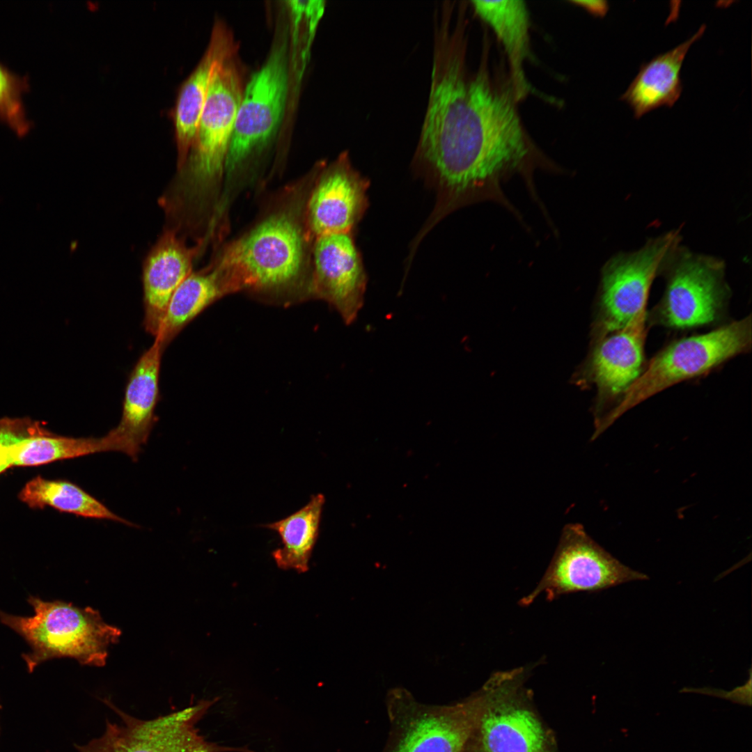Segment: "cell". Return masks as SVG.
<instances>
[{
	"mask_svg": "<svg viewBox=\"0 0 752 752\" xmlns=\"http://www.w3.org/2000/svg\"><path fill=\"white\" fill-rule=\"evenodd\" d=\"M164 350L155 338L152 345L139 357L125 386L120 420L109 432L118 452L133 460L146 444L156 421L155 411L159 397V372Z\"/></svg>",
	"mask_w": 752,
	"mask_h": 752,
	"instance_id": "obj_15",
	"label": "cell"
},
{
	"mask_svg": "<svg viewBox=\"0 0 752 752\" xmlns=\"http://www.w3.org/2000/svg\"><path fill=\"white\" fill-rule=\"evenodd\" d=\"M476 13L493 30L501 42L510 68L515 100L529 91L524 63L529 54V15L522 1H472Z\"/></svg>",
	"mask_w": 752,
	"mask_h": 752,
	"instance_id": "obj_20",
	"label": "cell"
},
{
	"mask_svg": "<svg viewBox=\"0 0 752 752\" xmlns=\"http://www.w3.org/2000/svg\"><path fill=\"white\" fill-rule=\"evenodd\" d=\"M580 3L597 15H604L608 10V4L604 1H581Z\"/></svg>",
	"mask_w": 752,
	"mask_h": 752,
	"instance_id": "obj_27",
	"label": "cell"
},
{
	"mask_svg": "<svg viewBox=\"0 0 752 752\" xmlns=\"http://www.w3.org/2000/svg\"><path fill=\"white\" fill-rule=\"evenodd\" d=\"M194 249L187 247L174 228L166 229L143 265V325L156 336L173 295L191 273Z\"/></svg>",
	"mask_w": 752,
	"mask_h": 752,
	"instance_id": "obj_16",
	"label": "cell"
},
{
	"mask_svg": "<svg viewBox=\"0 0 752 752\" xmlns=\"http://www.w3.org/2000/svg\"><path fill=\"white\" fill-rule=\"evenodd\" d=\"M431 85L414 169L434 189V210L422 227L428 233L454 210L495 201L513 210L501 184L521 173L534 194L535 155L515 107V96L499 89L485 69L470 74L464 33L434 27Z\"/></svg>",
	"mask_w": 752,
	"mask_h": 752,
	"instance_id": "obj_1",
	"label": "cell"
},
{
	"mask_svg": "<svg viewBox=\"0 0 752 752\" xmlns=\"http://www.w3.org/2000/svg\"><path fill=\"white\" fill-rule=\"evenodd\" d=\"M322 494L312 495L307 504L289 516L263 526L276 531L282 547L272 552L279 568L299 573L308 570V563L317 541L323 506Z\"/></svg>",
	"mask_w": 752,
	"mask_h": 752,
	"instance_id": "obj_22",
	"label": "cell"
},
{
	"mask_svg": "<svg viewBox=\"0 0 752 752\" xmlns=\"http://www.w3.org/2000/svg\"><path fill=\"white\" fill-rule=\"evenodd\" d=\"M702 25L687 40L643 63L620 99L633 110L636 118L661 107H671L682 91L680 73L691 45L704 34Z\"/></svg>",
	"mask_w": 752,
	"mask_h": 752,
	"instance_id": "obj_19",
	"label": "cell"
},
{
	"mask_svg": "<svg viewBox=\"0 0 752 752\" xmlns=\"http://www.w3.org/2000/svg\"><path fill=\"white\" fill-rule=\"evenodd\" d=\"M751 315L709 332L675 340L644 367L618 403L599 425L601 433L627 410L679 382L703 375L749 351Z\"/></svg>",
	"mask_w": 752,
	"mask_h": 752,
	"instance_id": "obj_3",
	"label": "cell"
},
{
	"mask_svg": "<svg viewBox=\"0 0 752 752\" xmlns=\"http://www.w3.org/2000/svg\"><path fill=\"white\" fill-rule=\"evenodd\" d=\"M646 320L644 308L597 346L592 359L591 374L601 399L622 396L642 373Z\"/></svg>",
	"mask_w": 752,
	"mask_h": 752,
	"instance_id": "obj_17",
	"label": "cell"
},
{
	"mask_svg": "<svg viewBox=\"0 0 752 752\" xmlns=\"http://www.w3.org/2000/svg\"><path fill=\"white\" fill-rule=\"evenodd\" d=\"M236 48L232 34L223 24L216 23L206 51L180 88L173 115L178 170L193 144L213 76L226 60L234 56Z\"/></svg>",
	"mask_w": 752,
	"mask_h": 752,
	"instance_id": "obj_18",
	"label": "cell"
},
{
	"mask_svg": "<svg viewBox=\"0 0 752 752\" xmlns=\"http://www.w3.org/2000/svg\"><path fill=\"white\" fill-rule=\"evenodd\" d=\"M231 290L222 275L213 269L191 272L177 288L168 304L155 337L164 347L206 308Z\"/></svg>",
	"mask_w": 752,
	"mask_h": 752,
	"instance_id": "obj_21",
	"label": "cell"
},
{
	"mask_svg": "<svg viewBox=\"0 0 752 752\" xmlns=\"http://www.w3.org/2000/svg\"><path fill=\"white\" fill-rule=\"evenodd\" d=\"M19 498L33 508L50 506L86 518L107 519L132 525L83 489L68 481L48 480L37 477L26 485Z\"/></svg>",
	"mask_w": 752,
	"mask_h": 752,
	"instance_id": "obj_23",
	"label": "cell"
},
{
	"mask_svg": "<svg viewBox=\"0 0 752 752\" xmlns=\"http://www.w3.org/2000/svg\"><path fill=\"white\" fill-rule=\"evenodd\" d=\"M368 179L352 165L347 152H343L324 171L308 205V218L318 237L352 233L368 207Z\"/></svg>",
	"mask_w": 752,
	"mask_h": 752,
	"instance_id": "obj_14",
	"label": "cell"
},
{
	"mask_svg": "<svg viewBox=\"0 0 752 752\" xmlns=\"http://www.w3.org/2000/svg\"><path fill=\"white\" fill-rule=\"evenodd\" d=\"M26 89V81L0 63V120L20 136L31 128L22 99Z\"/></svg>",
	"mask_w": 752,
	"mask_h": 752,
	"instance_id": "obj_25",
	"label": "cell"
},
{
	"mask_svg": "<svg viewBox=\"0 0 752 752\" xmlns=\"http://www.w3.org/2000/svg\"><path fill=\"white\" fill-rule=\"evenodd\" d=\"M15 423H0V473L13 466L11 447L24 436L14 430Z\"/></svg>",
	"mask_w": 752,
	"mask_h": 752,
	"instance_id": "obj_26",
	"label": "cell"
},
{
	"mask_svg": "<svg viewBox=\"0 0 752 752\" xmlns=\"http://www.w3.org/2000/svg\"><path fill=\"white\" fill-rule=\"evenodd\" d=\"M528 670L500 671L497 690L477 729L483 752H551L541 722L518 697Z\"/></svg>",
	"mask_w": 752,
	"mask_h": 752,
	"instance_id": "obj_12",
	"label": "cell"
},
{
	"mask_svg": "<svg viewBox=\"0 0 752 752\" xmlns=\"http://www.w3.org/2000/svg\"><path fill=\"white\" fill-rule=\"evenodd\" d=\"M661 274L665 276L666 288L650 313L651 324L687 329L711 324L723 316L730 288L722 260L678 245Z\"/></svg>",
	"mask_w": 752,
	"mask_h": 752,
	"instance_id": "obj_5",
	"label": "cell"
},
{
	"mask_svg": "<svg viewBox=\"0 0 752 752\" xmlns=\"http://www.w3.org/2000/svg\"><path fill=\"white\" fill-rule=\"evenodd\" d=\"M214 701L204 700L150 720L133 717L114 707L118 723L107 722L104 733L79 752H218L223 748L204 741L195 728Z\"/></svg>",
	"mask_w": 752,
	"mask_h": 752,
	"instance_id": "obj_11",
	"label": "cell"
},
{
	"mask_svg": "<svg viewBox=\"0 0 752 752\" xmlns=\"http://www.w3.org/2000/svg\"><path fill=\"white\" fill-rule=\"evenodd\" d=\"M303 255L299 226L288 214L279 213L232 243L215 267L233 292L246 288L280 292L298 280Z\"/></svg>",
	"mask_w": 752,
	"mask_h": 752,
	"instance_id": "obj_4",
	"label": "cell"
},
{
	"mask_svg": "<svg viewBox=\"0 0 752 752\" xmlns=\"http://www.w3.org/2000/svg\"><path fill=\"white\" fill-rule=\"evenodd\" d=\"M498 684L492 675L476 696L453 705L393 700L388 707L391 732L384 752H464Z\"/></svg>",
	"mask_w": 752,
	"mask_h": 752,
	"instance_id": "obj_6",
	"label": "cell"
},
{
	"mask_svg": "<svg viewBox=\"0 0 752 752\" xmlns=\"http://www.w3.org/2000/svg\"><path fill=\"white\" fill-rule=\"evenodd\" d=\"M1 704H0V709H1Z\"/></svg>",
	"mask_w": 752,
	"mask_h": 752,
	"instance_id": "obj_28",
	"label": "cell"
},
{
	"mask_svg": "<svg viewBox=\"0 0 752 752\" xmlns=\"http://www.w3.org/2000/svg\"><path fill=\"white\" fill-rule=\"evenodd\" d=\"M286 33L278 34L266 61L244 87L225 162L228 176L268 143L281 123L289 86Z\"/></svg>",
	"mask_w": 752,
	"mask_h": 752,
	"instance_id": "obj_7",
	"label": "cell"
},
{
	"mask_svg": "<svg viewBox=\"0 0 752 752\" xmlns=\"http://www.w3.org/2000/svg\"><path fill=\"white\" fill-rule=\"evenodd\" d=\"M313 253V293L346 324L353 323L363 305L368 276L352 233L317 237Z\"/></svg>",
	"mask_w": 752,
	"mask_h": 752,
	"instance_id": "obj_13",
	"label": "cell"
},
{
	"mask_svg": "<svg viewBox=\"0 0 752 752\" xmlns=\"http://www.w3.org/2000/svg\"><path fill=\"white\" fill-rule=\"evenodd\" d=\"M680 240V231L671 230L649 240L637 251L618 253L607 261L602 269L600 295L604 334L622 328L646 308L653 280Z\"/></svg>",
	"mask_w": 752,
	"mask_h": 752,
	"instance_id": "obj_10",
	"label": "cell"
},
{
	"mask_svg": "<svg viewBox=\"0 0 752 752\" xmlns=\"http://www.w3.org/2000/svg\"><path fill=\"white\" fill-rule=\"evenodd\" d=\"M27 601L33 609V616H15L0 610V622L29 645V652L22 655L29 673L54 658L70 657L92 666L105 665L108 648L118 641L121 631L106 623L99 611L32 595Z\"/></svg>",
	"mask_w": 752,
	"mask_h": 752,
	"instance_id": "obj_2",
	"label": "cell"
},
{
	"mask_svg": "<svg viewBox=\"0 0 752 752\" xmlns=\"http://www.w3.org/2000/svg\"><path fill=\"white\" fill-rule=\"evenodd\" d=\"M109 451H116V448L108 434L99 438L24 436L11 447L13 465L17 466L37 465Z\"/></svg>",
	"mask_w": 752,
	"mask_h": 752,
	"instance_id": "obj_24",
	"label": "cell"
},
{
	"mask_svg": "<svg viewBox=\"0 0 752 752\" xmlns=\"http://www.w3.org/2000/svg\"><path fill=\"white\" fill-rule=\"evenodd\" d=\"M233 56L226 60L213 76L193 144L184 165L178 170L182 176L175 187L182 189L174 192L168 201L185 195L191 187L206 186L224 171L244 87Z\"/></svg>",
	"mask_w": 752,
	"mask_h": 752,
	"instance_id": "obj_8",
	"label": "cell"
},
{
	"mask_svg": "<svg viewBox=\"0 0 752 752\" xmlns=\"http://www.w3.org/2000/svg\"><path fill=\"white\" fill-rule=\"evenodd\" d=\"M643 573L625 566L593 541L579 524H567L553 558L535 589L519 600L530 605L541 593L547 600L564 594L595 592L634 580Z\"/></svg>",
	"mask_w": 752,
	"mask_h": 752,
	"instance_id": "obj_9",
	"label": "cell"
}]
</instances>
